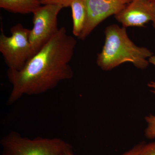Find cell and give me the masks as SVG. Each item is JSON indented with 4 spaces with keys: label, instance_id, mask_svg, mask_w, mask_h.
Here are the masks:
<instances>
[{
    "label": "cell",
    "instance_id": "1",
    "mask_svg": "<svg viewBox=\"0 0 155 155\" xmlns=\"http://www.w3.org/2000/svg\"><path fill=\"white\" fill-rule=\"evenodd\" d=\"M76 44L75 39L62 27L21 70L8 69L12 88L7 104H13L24 95L45 93L61 81L72 79L73 72L69 63Z\"/></svg>",
    "mask_w": 155,
    "mask_h": 155
},
{
    "label": "cell",
    "instance_id": "2",
    "mask_svg": "<svg viewBox=\"0 0 155 155\" xmlns=\"http://www.w3.org/2000/svg\"><path fill=\"white\" fill-rule=\"evenodd\" d=\"M104 44L97 54V64L104 71H109L125 63H130L138 69H146L153 53L145 47H138L129 38L126 28L111 24L106 27Z\"/></svg>",
    "mask_w": 155,
    "mask_h": 155
},
{
    "label": "cell",
    "instance_id": "3",
    "mask_svg": "<svg viewBox=\"0 0 155 155\" xmlns=\"http://www.w3.org/2000/svg\"><path fill=\"white\" fill-rule=\"evenodd\" d=\"M2 155H63L69 143L59 138L22 136L11 131L0 141Z\"/></svg>",
    "mask_w": 155,
    "mask_h": 155
},
{
    "label": "cell",
    "instance_id": "4",
    "mask_svg": "<svg viewBox=\"0 0 155 155\" xmlns=\"http://www.w3.org/2000/svg\"><path fill=\"white\" fill-rule=\"evenodd\" d=\"M0 52L8 69L21 70L33 56L30 41V30L21 23L11 27V36L4 34L1 25Z\"/></svg>",
    "mask_w": 155,
    "mask_h": 155
},
{
    "label": "cell",
    "instance_id": "5",
    "mask_svg": "<svg viewBox=\"0 0 155 155\" xmlns=\"http://www.w3.org/2000/svg\"><path fill=\"white\" fill-rule=\"evenodd\" d=\"M63 8L59 5H45L33 13V27L30 30L29 41L33 56L58 32V15Z\"/></svg>",
    "mask_w": 155,
    "mask_h": 155
},
{
    "label": "cell",
    "instance_id": "6",
    "mask_svg": "<svg viewBox=\"0 0 155 155\" xmlns=\"http://www.w3.org/2000/svg\"><path fill=\"white\" fill-rule=\"evenodd\" d=\"M87 19L78 38L84 40L101 22L125 8L132 0H84Z\"/></svg>",
    "mask_w": 155,
    "mask_h": 155
},
{
    "label": "cell",
    "instance_id": "7",
    "mask_svg": "<svg viewBox=\"0 0 155 155\" xmlns=\"http://www.w3.org/2000/svg\"><path fill=\"white\" fill-rule=\"evenodd\" d=\"M114 17L126 28L144 27L152 22L155 28V5L150 0H132Z\"/></svg>",
    "mask_w": 155,
    "mask_h": 155
},
{
    "label": "cell",
    "instance_id": "8",
    "mask_svg": "<svg viewBox=\"0 0 155 155\" xmlns=\"http://www.w3.org/2000/svg\"><path fill=\"white\" fill-rule=\"evenodd\" d=\"M41 5V0H0L1 8L14 14H33Z\"/></svg>",
    "mask_w": 155,
    "mask_h": 155
},
{
    "label": "cell",
    "instance_id": "9",
    "mask_svg": "<svg viewBox=\"0 0 155 155\" xmlns=\"http://www.w3.org/2000/svg\"><path fill=\"white\" fill-rule=\"evenodd\" d=\"M73 19L72 32L79 38L83 31L87 19V12L84 0H73L70 6Z\"/></svg>",
    "mask_w": 155,
    "mask_h": 155
},
{
    "label": "cell",
    "instance_id": "10",
    "mask_svg": "<svg viewBox=\"0 0 155 155\" xmlns=\"http://www.w3.org/2000/svg\"><path fill=\"white\" fill-rule=\"evenodd\" d=\"M145 119L147 123V127L145 131V135L149 139L155 138V116L152 114L146 116Z\"/></svg>",
    "mask_w": 155,
    "mask_h": 155
},
{
    "label": "cell",
    "instance_id": "11",
    "mask_svg": "<svg viewBox=\"0 0 155 155\" xmlns=\"http://www.w3.org/2000/svg\"><path fill=\"white\" fill-rule=\"evenodd\" d=\"M73 0H41V5H55L62 6L63 8L70 7Z\"/></svg>",
    "mask_w": 155,
    "mask_h": 155
},
{
    "label": "cell",
    "instance_id": "12",
    "mask_svg": "<svg viewBox=\"0 0 155 155\" xmlns=\"http://www.w3.org/2000/svg\"><path fill=\"white\" fill-rule=\"evenodd\" d=\"M139 155H155V142L145 143Z\"/></svg>",
    "mask_w": 155,
    "mask_h": 155
},
{
    "label": "cell",
    "instance_id": "13",
    "mask_svg": "<svg viewBox=\"0 0 155 155\" xmlns=\"http://www.w3.org/2000/svg\"><path fill=\"white\" fill-rule=\"evenodd\" d=\"M145 142L144 141L142 142L139 144L136 145L132 149L129 150L128 151L126 152L125 153L122 155H139L142 147L144 145Z\"/></svg>",
    "mask_w": 155,
    "mask_h": 155
},
{
    "label": "cell",
    "instance_id": "14",
    "mask_svg": "<svg viewBox=\"0 0 155 155\" xmlns=\"http://www.w3.org/2000/svg\"><path fill=\"white\" fill-rule=\"evenodd\" d=\"M63 155H75L72 150V146L69 144V146L67 148L65 151L64 152Z\"/></svg>",
    "mask_w": 155,
    "mask_h": 155
},
{
    "label": "cell",
    "instance_id": "15",
    "mask_svg": "<svg viewBox=\"0 0 155 155\" xmlns=\"http://www.w3.org/2000/svg\"><path fill=\"white\" fill-rule=\"evenodd\" d=\"M148 86L150 88H153V90L151 91L152 92L155 94V81H150L149 83L148 84Z\"/></svg>",
    "mask_w": 155,
    "mask_h": 155
},
{
    "label": "cell",
    "instance_id": "16",
    "mask_svg": "<svg viewBox=\"0 0 155 155\" xmlns=\"http://www.w3.org/2000/svg\"><path fill=\"white\" fill-rule=\"evenodd\" d=\"M148 61L150 63L153 64L155 66V56L153 55L150 57L148 59Z\"/></svg>",
    "mask_w": 155,
    "mask_h": 155
},
{
    "label": "cell",
    "instance_id": "17",
    "mask_svg": "<svg viewBox=\"0 0 155 155\" xmlns=\"http://www.w3.org/2000/svg\"><path fill=\"white\" fill-rule=\"evenodd\" d=\"M150 1L151 2H152L154 3L155 5V0H150Z\"/></svg>",
    "mask_w": 155,
    "mask_h": 155
}]
</instances>
